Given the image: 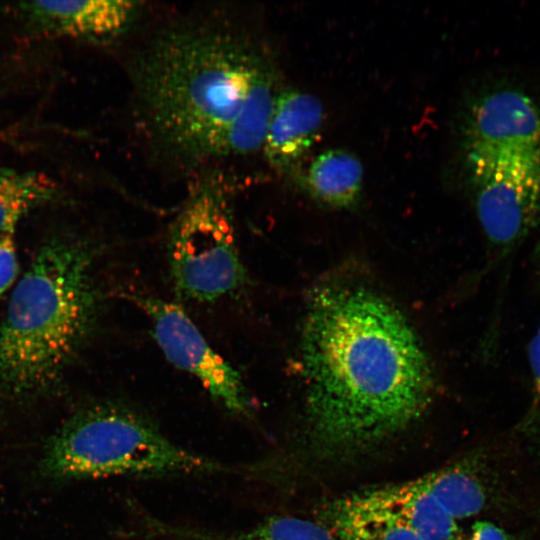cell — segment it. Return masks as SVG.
I'll use <instances>...</instances> for the list:
<instances>
[{
    "instance_id": "cell-1",
    "label": "cell",
    "mask_w": 540,
    "mask_h": 540,
    "mask_svg": "<svg viewBox=\"0 0 540 540\" xmlns=\"http://www.w3.org/2000/svg\"><path fill=\"white\" fill-rule=\"evenodd\" d=\"M307 451L325 460L368 453L414 424L434 379L404 315L364 288H328L307 309L300 341Z\"/></svg>"
},
{
    "instance_id": "cell-2",
    "label": "cell",
    "mask_w": 540,
    "mask_h": 540,
    "mask_svg": "<svg viewBox=\"0 0 540 540\" xmlns=\"http://www.w3.org/2000/svg\"><path fill=\"white\" fill-rule=\"evenodd\" d=\"M273 68L266 47L233 24L195 21L167 28L134 68L145 127L156 144L182 162L224 158L234 122Z\"/></svg>"
},
{
    "instance_id": "cell-3",
    "label": "cell",
    "mask_w": 540,
    "mask_h": 540,
    "mask_svg": "<svg viewBox=\"0 0 540 540\" xmlns=\"http://www.w3.org/2000/svg\"><path fill=\"white\" fill-rule=\"evenodd\" d=\"M91 256L79 241L50 240L18 282L0 323V395L40 396L61 382L96 317Z\"/></svg>"
},
{
    "instance_id": "cell-4",
    "label": "cell",
    "mask_w": 540,
    "mask_h": 540,
    "mask_svg": "<svg viewBox=\"0 0 540 540\" xmlns=\"http://www.w3.org/2000/svg\"><path fill=\"white\" fill-rule=\"evenodd\" d=\"M43 471L57 479L159 477L223 472L225 466L168 439L141 413L114 403L84 408L48 440Z\"/></svg>"
},
{
    "instance_id": "cell-5",
    "label": "cell",
    "mask_w": 540,
    "mask_h": 540,
    "mask_svg": "<svg viewBox=\"0 0 540 540\" xmlns=\"http://www.w3.org/2000/svg\"><path fill=\"white\" fill-rule=\"evenodd\" d=\"M167 248L174 288L185 299L211 302L244 285L246 271L220 180L193 190L170 229Z\"/></svg>"
},
{
    "instance_id": "cell-6",
    "label": "cell",
    "mask_w": 540,
    "mask_h": 540,
    "mask_svg": "<svg viewBox=\"0 0 540 540\" xmlns=\"http://www.w3.org/2000/svg\"><path fill=\"white\" fill-rule=\"evenodd\" d=\"M466 160L482 231L495 249L510 252L540 226V155Z\"/></svg>"
},
{
    "instance_id": "cell-7",
    "label": "cell",
    "mask_w": 540,
    "mask_h": 540,
    "mask_svg": "<svg viewBox=\"0 0 540 540\" xmlns=\"http://www.w3.org/2000/svg\"><path fill=\"white\" fill-rule=\"evenodd\" d=\"M139 303L167 360L195 377L228 411L249 417L252 401L240 373L211 347L187 313L175 303L154 297L141 298Z\"/></svg>"
},
{
    "instance_id": "cell-8",
    "label": "cell",
    "mask_w": 540,
    "mask_h": 540,
    "mask_svg": "<svg viewBox=\"0 0 540 540\" xmlns=\"http://www.w3.org/2000/svg\"><path fill=\"white\" fill-rule=\"evenodd\" d=\"M326 523L337 532L390 524L423 540H456L457 521L414 480L359 491L335 501Z\"/></svg>"
},
{
    "instance_id": "cell-9",
    "label": "cell",
    "mask_w": 540,
    "mask_h": 540,
    "mask_svg": "<svg viewBox=\"0 0 540 540\" xmlns=\"http://www.w3.org/2000/svg\"><path fill=\"white\" fill-rule=\"evenodd\" d=\"M466 159L516 160L540 155V107L516 89L491 92L474 106Z\"/></svg>"
},
{
    "instance_id": "cell-10",
    "label": "cell",
    "mask_w": 540,
    "mask_h": 540,
    "mask_svg": "<svg viewBox=\"0 0 540 540\" xmlns=\"http://www.w3.org/2000/svg\"><path fill=\"white\" fill-rule=\"evenodd\" d=\"M32 28L49 35L110 41L126 33L141 3L124 0L30 1L14 8Z\"/></svg>"
},
{
    "instance_id": "cell-11",
    "label": "cell",
    "mask_w": 540,
    "mask_h": 540,
    "mask_svg": "<svg viewBox=\"0 0 540 540\" xmlns=\"http://www.w3.org/2000/svg\"><path fill=\"white\" fill-rule=\"evenodd\" d=\"M320 100L300 90L279 91L270 117L262 152L280 172H287L317 139L323 122Z\"/></svg>"
},
{
    "instance_id": "cell-12",
    "label": "cell",
    "mask_w": 540,
    "mask_h": 540,
    "mask_svg": "<svg viewBox=\"0 0 540 540\" xmlns=\"http://www.w3.org/2000/svg\"><path fill=\"white\" fill-rule=\"evenodd\" d=\"M142 535L158 540H342L327 523L291 515H274L256 525L236 531H214L173 525L144 517Z\"/></svg>"
},
{
    "instance_id": "cell-13",
    "label": "cell",
    "mask_w": 540,
    "mask_h": 540,
    "mask_svg": "<svg viewBox=\"0 0 540 540\" xmlns=\"http://www.w3.org/2000/svg\"><path fill=\"white\" fill-rule=\"evenodd\" d=\"M480 464L465 459L424 474L414 482L457 521L479 514L490 502L491 486Z\"/></svg>"
},
{
    "instance_id": "cell-14",
    "label": "cell",
    "mask_w": 540,
    "mask_h": 540,
    "mask_svg": "<svg viewBox=\"0 0 540 540\" xmlns=\"http://www.w3.org/2000/svg\"><path fill=\"white\" fill-rule=\"evenodd\" d=\"M363 182L359 159L342 149H329L311 163L305 186L313 198L334 208L352 206L358 199Z\"/></svg>"
},
{
    "instance_id": "cell-15",
    "label": "cell",
    "mask_w": 540,
    "mask_h": 540,
    "mask_svg": "<svg viewBox=\"0 0 540 540\" xmlns=\"http://www.w3.org/2000/svg\"><path fill=\"white\" fill-rule=\"evenodd\" d=\"M57 194L56 182L46 174L0 169V233L15 232L23 216Z\"/></svg>"
},
{
    "instance_id": "cell-16",
    "label": "cell",
    "mask_w": 540,
    "mask_h": 540,
    "mask_svg": "<svg viewBox=\"0 0 540 540\" xmlns=\"http://www.w3.org/2000/svg\"><path fill=\"white\" fill-rule=\"evenodd\" d=\"M528 360L532 380V404L526 426L540 453V323L529 343Z\"/></svg>"
},
{
    "instance_id": "cell-17",
    "label": "cell",
    "mask_w": 540,
    "mask_h": 540,
    "mask_svg": "<svg viewBox=\"0 0 540 540\" xmlns=\"http://www.w3.org/2000/svg\"><path fill=\"white\" fill-rule=\"evenodd\" d=\"M342 540H423L410 530L390 524H382L338 532Z\"/></svg>"
},
{
    "instance_id": "cell-18",
    "label": "cell",
    "mask_w": 540,
    "mask_h": 540,
    "mask_svg": "<svg viewBox=\"0 0 540 540\" xmlns=\"http://www.w3.org/2000/svg\"><path fill=\"white\" fill-rule=\"evenodd\" d=\"M14 233H0V298L12 286L19 270Z\"/></svg>"
},
{
    "instance_id": "cell-19",
    "label": "cell",
    "mask_w": 540,
    "mask_h": 540,
    "mask_svg": "<svg viewBox=\"0 0 540 540\" xmlns=\"http://www.w3.org/2000/svg\"><path fill=\"white\" fill-rule=\"evenodd\" d=\"M456 540H520L507 530L488 521L476 522L468 536Z\"/></svg>"
},
{
    "instance_id": "cell-20",
    "label": "cell",
    "mask_w": 540,
    "mask_h": 540,
    "mask_svg": "<svg viewBox=\"0 0 540 540\" xmlns=\"http://www.w3.org/2000/svg\"><path fill=\"white\" fill-rule=\"evenodd\" d=\"M534 265H535L538 280L540 282V240L535 247Z\"/></svg>"
}]
</instances>
